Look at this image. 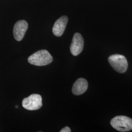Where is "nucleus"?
<instances>
[{"label": "nucleus", "mask_w": 132, "mask_h": 132, "mask_svg": "<svg viewBox=\"0 0 132 132\" xmlns=\"http://www.w3.org/2000/svg\"><path fill=\"white\" fill-rule=\"evenodd\" d=\"M53 61L52 56L45 50H42L35 52L28 58V63L35 66H46Z\"/></svg>", "instance_id": "1"}, {"label": "nucleus", "mask_w": 132, "mask_h": 132, "mask_svg": "<svg viewBox=\"0 0 132 132\" xmlns=\"http://www.w3.org/2000/svg\"><path fill=\"white\" fill-rule=\"evenodd\" d=\"M111 125L118 131L128 132L132 130V119L124 116H117L111 120Z\"/></svg>", "instance_id": "2"}, {"label": "nucleus", "mask_w": 132, "mask_h": 132, "mask_svg": "<svg viewBox=\"0 0 132 132\" xmlns=\"http://www.w3.org/2000/svg\"><path fill=\"white\" fill-rule=\"evenodd\" d=\"M108 61L113 69L119 73H124L127 70V60L122 55H112L109 57Z\"/></svg>", "instance_id": "3"}, {"label": "nucleus", "mask_w": 132, "mask_h": 132, "mask_svg": "<svg viewBox=\"0 0 132 132\" xmlns=\"http://www.w3.org/2000/svg\"><path fill=\"white\" fill-rule=\"evenodd\" d=\"M22 106L24 108L28 110H37L42 106V98L39 94H31L23 99Z\"/></svg>", "instance_id": "4"}, {"label": "nucleus", "mask_w": 132, "mask_h": 132, "mask_svg": "<svg viewBox=\"0 0 132 132\" xmlns=\"http://www.w3.org/2000/svg\"><path fill=\"white\" fill-rule=\"evenodd\" d=\"M84 41L82 36L80 33L74 34L70 47L71 53L73 56H77L82 52L84 48Z\"/></svg>", "instance_id": "5"}, {"label": "nucleus", "mask_w": 132, "mask_h": 132, "mask_svg": "<svg viewBox=\"0 0 132 132\" xmlns=\"http://www.w3.org/2000/svg\"><path fill=\"white\" fill-rule=\"evenodd\" d=\"M28 28V24L24 20H20L14 25L13 28V35L16 40L21 41Z\"/></svg>", "instance_id": "6"}, {"label": "nucleus", "mask_w": 132, "mask_h": 132, "mask_svg": "<svg viewBox=\"0 0 132 132\" xmlns=\"http://www.w3.org/2000/svg\"><path fill=\"white\" fill-rule=\"evenodd\" d=\"M68 22V18L63 16L55 22L52 28V32L55 36L60 37L64 33Z\"/></svg>", "instance_id": "7"}, {"label": "nucleus", "mask_w": 132, "mask_h": 132, "mask_svg": "<svg viewBox=\"0 0 132 132\" xmlns=\"http://www.w3.org/2000/svg\"><path fill=\"white\" fill-rule=\"evenodd\" d=\"M88 83L84 78H80L76 81L73 85L72 92L76 95L84 94L88 89Z\"/></svg>", "instance_id": "8"}, {"label": "nucleus", "mask_w": 132, "mask_h": 132, "mask_svg": "<svg viewBox=\"0 0 132 132\" xmlns=\"http://www.w3.org/2000/svg\"><path fill=\"white\" fill-rule=\"evenodd\" d=\"M60 132H71V130L70 128L68 126H66L65 128H63L62 130H60Z\"/></svg>", "instance_id": "9"}]
</instances>
